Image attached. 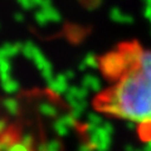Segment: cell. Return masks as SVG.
I'll list each match as a JSON object with an SVG mask.
<instances>
[{
	"mask_svg": "<svg viewBox=\"0 0 151 151\" xmlns=\"http://www.w3.org/2000/svg\"><path fill=\"white\" fill-rule=\"evenodd\" d=\"M87 120H88V125H91V126H101L103 122H105L98 113H94V112L89 113Z\"/></svg>",
	"mask_w": 151,
	"mask_h": 151,
	"instance_id": "9",
	"label": "cell"
},
{
	"mask_svg": "<svg viewBox=\"0 0 151 151\" xmlns=\"http://www.w3.org/2000/svg\"><path fill=\"white\" fill-rule=\"evenodd\" d=\"M39 112H40L43 116L54 117L58 111H57L55 106H53L52 103H49V102H43V103H40V106H39Z\"/></svg>",
	"mask_w": 151,
	"mask_h": 151,
	"instance_id": "8",
	"label": "cell"
},
{
	"mask_svg": "<svg viewBox=\"0 0 151 151\" xmlns=\"http://www.w3.org/2000/svg\"><path fill=\"white\" fill-rule=\"evenodd\" d=\"M135 146H132V145H126L125 146V151H135Z\"/></svg>",
	"mask_w": 151,
	"mask_h": 151,
	"instance_id": "16",
	"label": "cell"
},
{
	"mask_svg": "<svg viewBox=\"0 0 151 151\" xmlns=\"http://www.w3.org/2000/svg\"><path fill=\"white\" fill-rule=\"evenodd\" d=\"M20 142L23 145L28 146V147H32L33 144H34V139H33V136L30 134H24L22 136V141H20Z\"/></svg>",
	"mask_w": 151,
	"mask_h": 151,
	"instance_id": "12",
	"label": "cell"
},
{
	"mask_svg": "<svg viewBox=\"0 0 151 151\" xmlns=\"http://www.w3.org/2000/svg\"><path fill=\"white\" fill-rule=\"evenodd\" d=\"M87 134L89 145L94 151H108L111 147L112 139L108 131L103 129V126H87Z\"/></svg>",
	"mask_w": 151,
	"mask_h": 151,
	"instance_id": "2",
	"label": "cell"
},
{
	"mask_svg": "<svg viewBox=\"0 0 151 151\" xmlns=\"http://www.w3.org/2000/svg\"><path fill=\"white\" fill-rule=\"evenodd\" d=\"M142 150H144V151H151V139L145 144V146L142 147Z\"/></svg>",
	"mask_w": 151,
	"mask_h": 151,
	"instance_id": "15",
	"label": "cell"
},
{
	"mask_svg": "<svg viewBox=\"0 0 151 151\" xmlns=\"http://www.w3.org/2000/svg\"><path fill=\"white\" fill-rule=\"evenodd\" d=\"M38 151H62V145L58 140H50L38 146Z\"/></svg>",
	"mask_w": 151,
	"mask_h": 151,
	"instance_id": "6",
	"label": "cell"
},
{
	"mask_svg": "<svg viewBox=\"0 0 151 151\" xmlns=\"http://www.w3.org/2000/svg\"><path fill=\"white\" fill-rule=\"evenodd\" d=\"M5 107H6L8 112H10L12 115H17V113H18L19 105H18L17 101H14V100H8V101H5Z\"/></svg>",
	"mask_w": 151,
	"mask_h": 151,
	"instance_id": "10",
	"label": "cell"
},
{
	"mask_svg": "<svg viewBox=\"0 0 151 151\" xmlns=\"http://www.w3.org/2000/svg\"><path fill=\"white\" fill-rule=\"evenodd\" d=\"M77 151H94V150L91 147V145L89 144H83V145L79 146Z\"/></svg>",
	"mask_w": 151,
	"mask_h": 151,
	"instance_id": "14",
	"label": "cell"
},
{
	"mask_svg": "<svg viewBox=\"0 0 151 151\" xmlns=\"http://www.w3.org/2000/svg\"><path fill=\"white\" fill-rule=\"evenodd\" d=\"M68 78L65 76H58L55 78H52L49 81V88L57 94L64 93L68 91Z\"/></svg>",
	"mask_w": 151,
	"mask_h": 151,
	"instance_id": "4",
	"label": "cell"
},
{
	"mask_svg": "<svg viewBox=\"0 0 151 151\" xmlns=\"http://www.w3.org/2000/svg\"><path fill=\"white\" fill-rule=\"evenodd\" d=\"M98 108L151 129V52L140 50L136 63L98 101Z\"/></svg>",
	"mask_w": 151,
	"mask_h": 151,
	"instance_id": "1",
	"label": "cell"
},
{
	"mask_svg": "<svg viewBox=\"0 0 151 151\" xmlns=\"http://www.w3.org/2000/svg\"><path fill=\"white\" fill-rule=\"evenodd\" d=\"M100 63L102 65L103 72L107 76H111V77H115V76L126 70L124 59H122L120 52L119 53H110L102 60H100Z\"/></svg>",
	"mask_w": 151,
	"mask_h": 151,
	"instance_id": "3",
	"label": "cell"
},
{
	"mask_svg": "<svg viewBox=\"0 0 151 151\" xmlns=\"http://www.w3.org/2000/svg\"><path fill=\"white\" fill-rule=\"evenodd\" d=\"M84 64H87L88 67L94 68V67H97V65L100 64V60H98L93 54H88L86 58H84Z\"/></svg>",
	"mask_w": 151,
	"mask_h": 151,
	"instance_id": "11",
	"label": "cell"
},
{
	"mask_svg": "<svg viewBox=\"0 0 151 151\" xmlns=\"http://www.w3.org/2000/svg\"><path fill=\"white\" fill-rule=\"evenodd\" d=\"M53 130H54L55 134L59 136V137H65V136L69 134L70 127L68 125H65L64 122L59 119V120H57L53 124Z\"/></svg>",
	"mask_w": 151,
	"mask_h": 151,
	"instance_id": "7",
	"label": "cell"
},
{
	"mask_svg": "<svg viewBox=\"0 0 151 151\" xmlns=\"http://www.w3.org/2000/svg\"><path fill=\"white\" fill-rule=\"evenodd\" d=\"M8 151H32V149L25 145H23L22 142H19V144H13L8 149Z\"/></svg>",
	"mask_w": 151,
	"mask_h": 151,
	"instance_id": "13",
	"label": "cell"
},
{
	"mask_svg": "<svg viewBox=\"0 0 151 151\" xmlns=\"http://www.w3.org/2000/svg\"><path fill=\"white\" fill-rule=\"evenodd\" d=\"M83 86H84V88L97 92L101 89V81L97 77H94V76L88 74L83 78Z\"/></svg>",
	"mask_w": 151,
	"mask_h": 151,
	"instance_id": "5",
	"label": "cell"
}]
</instances>
